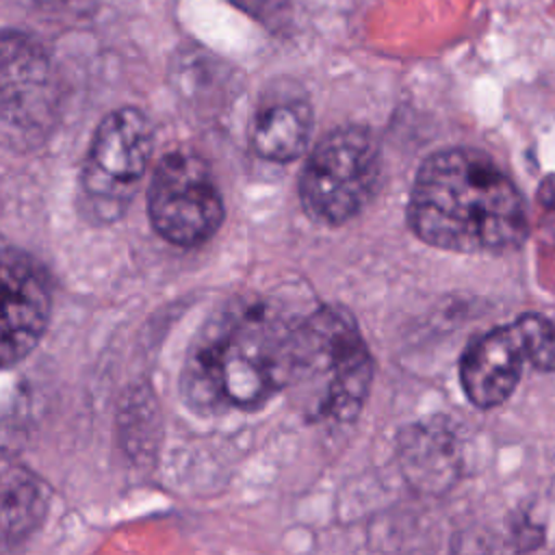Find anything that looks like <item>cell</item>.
Instances as JSON below:
<instances>
[{
  "mask_svg": "<svg viewBox=\"0 0 555 555\" xmlns=\"http://www.w3.org/2000/svg\"><path fill=\"white\" fill-rule=\"evenodd\" d=\"M2 137L4 143L33 145L54 117L56 93L46 52L26 35L7 30L2 37Z\"/></svg>",
  "mask_w": 555,
  "mask_h": 555,
  "instance_id": "obj_7",
  "label": "cell"
},
{
  "mask_svg": "<svg viewBox=\"0 0 555 555\" xmlns=\"http://www.w3.org/2000/svg\"><path fill=\"white\" fill-rule=\"evenodd\" d=\"M373 360L353 317L334 306L297 321L288 390L312 418L351 421L366 401Z\"/></svg>",
  "mask_w": 555,
  "mask_h": 555,
  "instance_id": "obj_3",
  "label": "cell"
},
{
  "mask_svg": "<svg viewBox=\"0 0 555 555\" xmlns=\"http://www.w3.org/2000/svg\"><path fill=\"white\" fill-rule=\"evenodd\" d=\"M312 119V108L304 95H269L267 100H262L251 121V150L264 160H295L306 152L310 143Z\"/></svg>",
  "mask_w": 555,
  "mask_h": 555,
  "instance_id": "obj_10",
  "label": "cell"
},
{
  "mask_svg": "<svg viewBox=\"0 0 555 555\" xmlns=\"http://www.w3.org/2000/svg\"><path fill=\"white\" fill-rule=\"evenodd\" d=\"M50 310V280L41 264L20 249L4 247L0 360L7 369L37 347L48 327Z\"/></svg>",
  "mask_w": 555,
  "mask_h": 555,
  "instance_id": "obj_8",
  "label": "cell"
},
{
  "mask_svg": "<svg viewBox=\"0 0 555 555\" xmlns=\"http://www.w3.org/2000/svg\"><path fill=\"white\" fill-rule=\"evenodd\" d=\"M382 173V150L362 126L327 132L306 158L299 173V199L308 217L325 225L353 219L375 195Z\"/></svg>",
  "mask_w": 555,
  "mask_h": 555,
  "instance_id": "obj_4",
  "label": "cell"
},
{
  "mask_svg": "<svg viewBox=\"0 0 555 555\" xmlns=\"http://www.w3.org/2000/svg\"><path fill=\"white\" fill-rule=\"evenodd\" d=\"M48 509V490L22 466L2 468V538L4 544L24 540Z\"/></svg>",
  "mask_w": 555,
  "mask_h": 555,
  "instance_id": "obj_11",
  "label": "cell"
},
{
  "mask_svg": "<svg viewBox=\"0 0 555 555\" xmlns=\"http://www.w3.org/2000/svg\"><path fill=\"white\" fill-rule=\"evenodd\" d=\"M408 221L423 243L460 254L509 251L527 236V210L516 184L473 147H447L421 163Z\"/></svg>",
  "mask_w": 555,
  "mask_h": 555,
  "instance_id": "obj_2",
  "label": "cell"
},
{
  "mask_svg": "<svg viewBox=\"0 0 555 555\" xmlns=\"http://www.w3.org/2000/svg\"><path fill=\"white\" fill-rule=\"evenodd\" d=\"M525 358L516 323L477 336L460 360V384L468 401L477 408L503 403L520 382Z\"/></svg>",
  "mask_w": 555,
  "mask_h": 555,
  "instance_id": "obj_9",
  "label": "cell"
},
{
  "mask_svg": "<svg viewBox=\"0 0 555 555\" xmlns=\"http://www.w3.org/2000/svg\"><path fill=\"white\" fill-rule=\"evenodd\" d=\"M297 323L256 299L217 310L189 345L180 395L197 414L254 412L288 386Z\"/></svg>",
  "mask_w": 555,
  "mask_h": 555,
  "instance_id": "obj_1",
  "label": "cell"
},
{
  "mask_svg": "<svg viewBox=\"0 0 555 555\" xmlns=\"http://www.w3.org/2000/svg\"><path fill=\"white\" fill-rule=\"evenodd\" d=\"M154 152V128L134 106L111 111L95 128L82 171L80 199L89 219H119L147 171Z\"/></svg>",
  "mask_w": 555,
  "mask_h": 555,
  "instance_id": "obj_5",
  "label": "cell"
},
{
  "mask_svg": "<svg viewBox=\"0 0 555 555\" xmlns=\"http://www.w3.org/2000/svg\"><path fill=\"white\" fill-rule=\"evenodd\" d=\"M527 360L540 371H555V325L533 312L522 314L516 321Z\"/></svg>",
  "mask_w": 555,
  "mask_h": 555,
  "instance_id": "obj_12",
  "label": "cell"
},
{
  "mask_svg": "<svg viewBox=\"0 0 555 555\" xmlns=\"http://www.w3.org/2000/svg\"><path fill=\"white\" fill-rule=\"evenodd\" d=\"M238 9L251 13L254 17H278L280 11L286 9V0H230Z\"/></svg>",
  "mask_w": 555,
  "mask_h": 555,
  "instance_id": "obj_13",
  "label": "cell"
},
{
  "mask_svg": "<svg viewBox=\"0 0 555 555\" xmlns=\"http://www.w3.org/2000/svg\"><path fill=\"white\" fill-rule=\"evenodd\" d=\"M225 206L208 163L189 150L167 152L147 186V217L160 238L180 247L206 243L223 223Z\"/></svg>",
  "mask_w": 555,
  "mask_h": 555,
  "instance_id": "obj_6",
  "label": "cell"
}]
</instances>
